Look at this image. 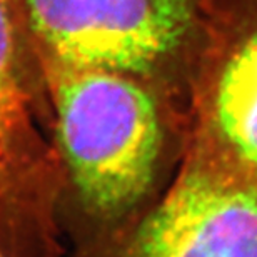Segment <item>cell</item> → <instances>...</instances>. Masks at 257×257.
<instances>
[{"mask_svg": "<svg viewBox=\"0 0 257 257\" xmlns=\"http://www.w3.org/2000/svg\"><path fill=\"white\" fill-rule=\"evenodd\" d=\"M40 74L80 197L95 212H125L154 181L174 95L112 70L45 65Z\"/></svg>", "mask_w": 257, "mask_h": 257, "instance_id": "obj_1", "label": "cell"}, {"mask_svg": "<svg viewBox=\"0 0 257 257\" xmlns=\"http://www.w3.org/2000/svg\"><path fill=\"white\" fill-rule=\"evenodd\" d=\"M39 69H100L184 92L200 39V0H25Z\"/></svg>", "mask_w": 257, "mask_h": 257, "instance_id": "obj_2", "label": "cell"}, {"mask_svg": "<svg viewBox=\"0 0 257 257\" xmlns=\"http://www.w3.org/2000/svg\"><path fill=\"white\" fill-rule=\"evenodd\" d=\"M39 95L45 90L25 0H0V244L12 257L55 250L59 164L35 125Z\"/></svg>", "mask_w": 257, "mask_h": 257, "instance_id": "obj_3", "label": "cell"}, {"mask_svg": "<svg viewBox=\"0 0 257 257\" xmlns=\"http://www.w3.org/2000/svg\"><path fill=\"white\" fill-rule=\"evenodd\" d=\"M122 257H257V172L191 132L179 176Z\"/></svg>", "mask_w": 257, "mask_h": 257, "instance_id": "obj_4", "label": "cell"}, {"mask_svg": "<svg viewBox=\"0 0 257 257\" xmlns=\"http://www.w3.org/2000/svg\"><path fill=\"white\" fill-rule=\"evenodd\" d=\"M184 94L192 131L257 172V0H200Z\"/></svg>", "mask_w": 257, "mask_h": 257, "instance_id": "obj_5", "label": "cell"}, {"mask_svg": "<svg viewBox=\"0 0 257 257\" xmlns=\"http://www.w3.org/2000/svg\"><path fill=\"white\" fill-rule=\"evenodd\" d=\"M0 257H10L9 254H7V250L4 249V245L0 244Z\"/></svg>", "mask_w": 257, "mask_h": 257, "instance_id": "obj_6", "label": "cell"}]
</instances>
